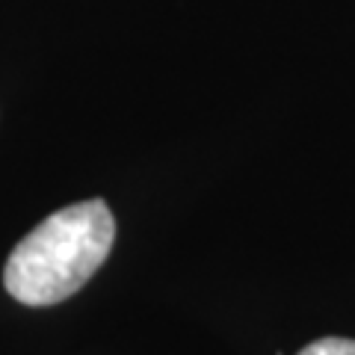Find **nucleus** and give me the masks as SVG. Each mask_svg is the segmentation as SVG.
<instances>
[{"label":"nucleus","instance_id":"nucleus-2","mask_svg":"<svg viewBox=\"0 0 355 355\" xmlns=\"http://www.w3.org/2000/svg\"><path fill=\"white\" fill-rule=\"evenodd\" d=\"M299 355H355V340L349 338H320Z\"/></svg>","mask_w":355,"mask_h":355},{"label":"nucleus","instance_id":"nucleus-1","mask_svg":"<svg viewBox=\"0 0 355 355\" xmlns=\"http://www.w3.org/2000/svg\"><path fill=\"white\" fill-rule=\"evenodd\" d=\"M113 240L116 219L101 198L57 210L9 254L3 270L9 296L33 308L74 296L107 261Z\"/></svg>","mask_w":355,"mask_h":355}]
</instances>
